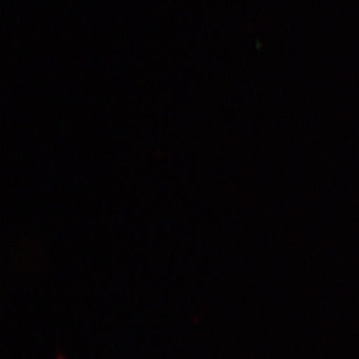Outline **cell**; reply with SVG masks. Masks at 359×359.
<instances>
[]
</instances>
